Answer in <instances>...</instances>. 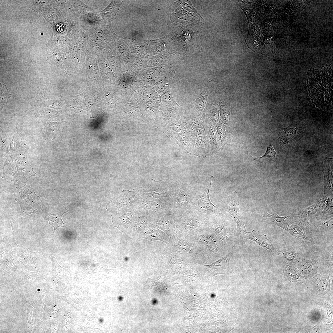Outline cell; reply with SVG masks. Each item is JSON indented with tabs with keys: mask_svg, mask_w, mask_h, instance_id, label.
Listing matches in <instances>:
<instances>
[{
	"mask_svg": "<svg viewBox=\"0 0 333 333\" xmlns=\"http://www.w3.org/2000/svg\"><path fill=\"white\" fill-rule=\"evenodd\" d=\"M232 252V250L225 257L210 265L214 275L223 273L230 271L231 267L229 265V261L231 258Z\"/></svg>",
	"mask_w": 333,
	"mask_h": 333,
	"instance_id": "3957f363",
	"label": "cell"
},
{
	"mask_svg": "<svg viewBox=\"0 0 333 333\" xmlns=\"http://www.w3.org/2000/svg\"><path fill=\"white\" fill-rule=\"evenodd\" d=\"M278 155L272 145L267 147V150L263 155L259 157L254 158L255 160L263 161H267L273 158H274Z\"/></svg>",
	"mask_w": 333,
	"mask_h": 333,
	"instance_id": "30bf717a",
	"label": "cell"
},
{
	"mask_svg": "<svg viewBox=\"0 0 333 333\" xmlns=\"http://www.w3.org/2000/svg\"><path fill=\"white\" fill-rule=\"evenodd\" d=\"M281 227L285 229L290 233L298 239L304 240L305 239V233L303 229L299 226L294 225L286 226L283 225Z\"/></svg>",
	"mask_w": 333,
	"mask_h": 333,
	"instance_id": "52a82bcc",
	"label": "cell"
},
{
	"mask_svg": "<svg viewBox=\"0 0 333 333\" xmlns=\"http://www.w3.org/2000/svg\"><path fill=\"white\" fill-rule=\"evenodd\" d=\"M215 231L216 233L219 234L221 237L225 236V230L223 227H218L216 229Z\"/></svg>",
	"mask_w": 333,
	"mask_h": 333,
	"instance_id": "ac0fdd59",
	"label": "cell"
},
{
	"mask_svg": "<svg viewBox=\"0 0 333 333\" xmlns=\"http://www.w3.org/2000/svg\"><path fill=\"white\" fill-rule=\"evenodd\" d=\"M204 242L207 245L210 249H212L214 246V243L212 240L209 237L204 236L203 237Z\"/></svg>",
	"mask_w": 333,
	"mask_h": 333,
	"instance_id": "e0dca14e",
	"label": "cell"
},
{
	"mask_svg": "<svg viewBox=\"0 0 333 333\" xmlns=\"http://www.w3.org/2000/svg\"><path fill=\"white\" fill-rule=\"evenodd\" d=\"M299 264L302 267V270L305 273H310L312 271L314 264L311 261L302 258L300 259Z\"/></svg>",
	"mask_w": 333,
	"mask_h": 333,
	"instance_id": "8fae6325",
	"label": "cell"
},
{
	"mask_svg": "<svg viewBox=\"0 0 333 333\" xmlns=\"http://www.w3.org/2000/svg\"><path fill=\"white\" fill-rule=\"evenodd\" d=\"M307 82L309 96L316 106L325 111L332 109L333 78L330 66L310 70Z\"/></svg>",
	"mask_w": 333,
	"mask_h": 333,
	"instance_id": "6da1fadb",
	"label": "cell"
},
{
	"mask_svg": "<svg viewBox=\"0 0 333 333\" xmlns=\"http://www.w3.org/2000/svg\"><path fill=\"white\" fill-rule=\"evenodd\" d=\"M209 190V189L207 191L205 194L200 195L199 197V200L200 205L207 210H212L214 208H218L214 205L210 200L208 196Z\"/></svg>",
	"mask_w": 333,
	"mask_h": 333,
	"instance_id": "9c48e42d",
	"label": "cell"
},
{
	"mask_svg": "<svg viewBox=\"0 0 333 333\" xmlns=\"http://www.w3.org/2000/svg\"><path fill=\"white\" fill-rule=\"evenodd\" d=\"M228 208L230 213L236 223L238 231L243 233L246 231L238 205L235 200L232 199Z\"/></svg>",
	"mask_w": 333,
	"mask_h": 333,
	"instance_id": "277c9868",
	"label": "cell"
},
{
	"mask_svg": "<svg viewBox=\"0 0 333 333\" xmlns=\"http://www.w3.org/2000/svg\"><path fill=\"white\" fill-rule=\"evenodd\" d=\"M68 212V211L65 208V210H62L55 214L46 212L44 213L49 224L54 228L53 234L57 228L60 227H64V225L67 224L64 223L62 219V216L64 214Z\"/></svg>",
	"mask_w": 333,
	"mask_h": 333,
	"instance_id": "5b68a950",
	"label": "cell"
},
{
	"mask_svg": "<svg viewBox=\"0 0 333 333\" xmlns=\"http://www.w3.org/2000/svg\"><path fill=\"white\" fill-rule=\"evenodd\" d=\"M266 215L270 220L274 224L280 227L284 223V220L289 216H280L278 214H270L266 213Z\"/></svg>",
	"mask_w": 333,
	"mask_h": 333,
	"instance_id": "7c38bea8",
	"label": "cell"
},
{
	"mask_svg": "<svg viewBox=\"0 0 333 333\" xmlns=\"http://www.w3.org/2000/svg\"><path fill=\"white\" fill-rule=\"evenodd\" d=\"M243 233L245 238L255 242L270 253L277 254V251L273 242L265 235L261 234L255 230H253L251 232L246 231Z\"/></svg>",
	"mask_w": 333,
	"mask_h": 333,
	"instance_id": "7a4b0ae2",
	"label": "cell"
},
{
	"mask_svg": "<svg viewBox=\"0 0 333 333\" xmlns=\"http://www.w3.org/2000/svg\"><path fill=\"white\" fill-rule=\"evenodd\" d=\"M122 297H119V300H122Z\"/></svg>",
	"mask_w": 333,
	"mask_h": 333,
	"instance_id": "44dd1931",
	"label": "cell"
},
{
	"mask_svg": "<svg viewBox=\"0 0 333 333\" xmlns=\"http://www.w3.org/2000/svg\"><path fill=\"white\" fill-rule=\"evenodd\" d=\"M283 275L288 279L296 280L299 278L301 275L298 269L286 264L283 266Z\"/></svg>",
	"mask_w": 333,
	"mask_h": 333,
	"instance_id": "ba28073f",
	"label": "cell"
},
{
	"mask_svg": "<svg viewBox=\"0 0 333 333\" xmlns=\"http://www.w3.org/2000/svg\"><path fill=\"white\" fill-rule=\"evenodd\" d=\"M181 3L183 7L188 11L193 12L196 15H200L193 8L190 2L188 1H183Z\"/></svg>",
	"mask_w": 333,
	"mask_h": 333,
	"instance_id": "5bb4252c",
	"label": "cell"
},
{
	"mask_svg": "<svg viewBox=\"0 0 333 333\" xmlns=\"http://www.w3.org/2000/svg\"><path fill=\"white\" fill-rule=\"evenodd\" d=\"M282 253L286 259L292 261L298 256V254L297 253L290 249H285L282 251Z\"/></svg>",
	"mask_w": 333,
	"mask_h": 333,
	"instance_id": "4fadbf2b",
	"label": "cell"
},
{
	"mask_svg": "<svg viewBox=\"0 0 333 333\" xmlns=\"http://www.w3.org/2000/svg\"><path fill=\"white\" fill-rule=\"evenodd\" d=\"M330 225H331L330 223L329 224L327 221L324 222L322 224V226L324 228H327L329 227H331V228H332V226H330Z\"/></svg>",
	"mask_w": 333,
	"mask_h": 333,
	"instance_id": "d6986e66",
	"label": "cell"
},
{
	"mask_svg": "<svg viewBox=\"0 0 333 333\" xmlns=\"http://www.w3.org/2000/svg\"><path fill=\"white\" fill-rule=\"evenodd\" d=\"M185 227L187 229L192 230L197 227L198 224L195 220H190L185 222L184 224Z\"/></svg>",
	"mask_w": 333,
	"mask_h": 333,
	"instance_id": "2e32d148",
	"label": "cell"
},
{
	"mask_svg": "<svg viewBox=\"0 0 333 333\" xmlns=\"http://www.w3.org/2000/svg\"><path fill=\"white\" fill-rule=\"evenodd\" d=\"M297 130L295 128H286L283 129L279 134L280 144L288 143L295 137Z\"/></svg>",
	"mask_w": 333,
	"mask_h": 333,
	"instance_id": "8992f818",
	"label": "cell"
},
{
	"mask_svg": "<svg viewBox=\"0 0 333 333\" xmlns=\"http://www.w3.org/2000/svg\"><path fill=\"white\" fill-rule=\"evenodd\" d=\"M152 303L153 304H155V303H156V300H153L152 301Z\"/></svg>",
	"mask_w": 333,
	"mask_h": 333,
	"instance_id": "ffe728a7",
	"label": "cell"
},
{
	"mask_svg": "<svg viewBox=\"0 0 333 333\" xmlns=\"http://www.w3.org/2000/svg\"><path fill=\"white\" fill-rule=\"evenodd\" d=\"M179 246L180 249L184 252L189 251L191 249L190 244L184 240H180L179 242Z\"/></svg>",
	"mask_w": 333,
	"mask_h": 333,
	"instance_id": "9a60e30c",
	"label": "cell"
},
{
	"mask_svg": "<svg viewBox=\"0 0 333 333\" xmlns=\"http://www.w3.org/2000/svg\"><path fill=\"white\" fill-rule=\"evenodd\" d=\"M41 35H43V33H41Z\"/></svg>",
	"mask_w": 333,
	"mask_h": 333,
	"instance_id": "7402d4cb",
	"label": "cell"
}]
</instances>
